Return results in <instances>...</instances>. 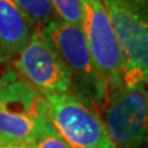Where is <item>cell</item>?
I'll use <instances>...</instances> for the list:
<instances>
[{"label":"cell","mask_w":148,"mask_h":148,"mask_svg":"<svg viewBox=\"0 0 148 148\" xmlns=\"http://www.w3.org/2000/svg\"><path fill=\"white\" fill-rule=\"evenodd\" d=\"M41 30L71 73L72 92L101 114L108 91L95 69L83 27L56 20Z\"/></svg>","instance_id":"1"},{"label":"cell","mask_w":148,"mask_h":148,"mask_svg":"<svg viewBox=\"0 0 148 148\" xmlns=\"http://www.w3.org/2000/svg\"><path fill=\"white\" fill-rule=\"evenodd\" d=\"M122 62L123 88L148 85V14L131 0H101Z\"/></svg>","instance_id":"2"},{"label":"cell","mask_w":148,"mask_h":148,"mask_svg":"<svg viewBox=\"0 0 148 148\" xmlns=\"http://www.w3.org/2000/svg\"><path fill=\"white\" fill-rule=\"evenodd\" d=\"M46 120L43 95L5 67L0 85V136L30 145Z\"/></svg>","instance_id":"3"},{"label":"cell","mask_w":148,"mask_h":148,"mask_svg":"<svg viewBox=\"0 0 148 148\" xmlns=\"http://www.w3.org/2000/svg\"><path fill=\"white\" fill-rule=\"evenodd\" d=\"M43 98L48 121L71 148H115L94 106L72 91Z\"/></svg>","instance_id":"4"},{"label":"cell","mask_w":148,"mask_h":148,"mask_svg":"<svg viewBox=\"0 0 148 148\" xmlns=\"http://www.w3.org/2000/svg\"><path fill=\"white\" fill-rule=\"evenodd\" d=\"M115 148H143L148 145V89L145 85L112 92L101 110Z\"/></svg>","instance_id":"5"},{"label":"cell","mask_w":148,"mask_h":148,"mask_svg":"<svg viewBox=\"0 0 148 148\" xmlns=\"http://www.w3.org/2000/svg\"><path fill=\"white\" fill-rule=\"evenodd\" d=\"M10 67L42 95L72 91L71 73L38 27L32 30Z\"/></svg>","instance_id":"6"},{"label":"cell","mask_w":148,"mask_h":148,"mask_svg":"<svg viewBox=\"0 0 148 148\" xmlns=\"http://www.w3.org/2000/svg\"><path fill=\"white\" fill-rule=\"evenodd\" d=\"M83 9V31L85 34L92 62L108 91L123 88L122 62L117 40L109 14L101 0H80Z\"/></svg>","instance_id":"7"},{"label":"cell","mask_w":148,"mask_h":148,"mask_svg":"<svg viewBox=\"0 0 148 148\" xmlns=\"http://www.w3.org/2000/svg\"><path fill=\"white\" fill-rule=\"evenodd\" d=\"M32 30L14 0H0V64L10 63L16 57Z\"/></svg>","instance_id":"8"},{"label":"cell","mask_w":148,"mask_h":148,"mask_svg":"<svg viewBox=\"0 0 148 148\" xmlns=\"http://www.w3.org/2000/svg\"><path fill=\"white\" fill-rule=\"evenodd\" d=\"M25 15L32 29H43L51 22L59 20L51 0H14Z\"/></svg>","instance_id":"9"},{"label":"cell","mask_w":148,"mask_h":148,"mask_svg":"<svg viewBox=\"0 0 148 148\" xmlns=\"http://www.w3.org/2000/svg\"><path fill=\"white\" fill-rule=\"evenodd\" d=\"M59 20L82 26L83 9L80 0H51Z\"/></svg>","instance_id":"10"},{"label":"cell","mask_w":148,"mask_h":148,"mask_svg":"<svg viewBox=\"0 0 148 148\" xmlns=\"http://www.w3.org/2000/svg\"><path fill=\"white\" fill-rule=\"evenodd\" d=\"M30 148H71L63 138L56 132L48 119L38 130L36 137L30 143Z\"/></svg>","instance_id":"11"},{"label":"cell","mask_w":148,"mask_h":148,"mask_svg":"<svg viewBox=\"0 0 148 148\" xmlns=\"http://www.w3.org/2000/svg\"><path fill=\"white\" fill-rule=\"evenodd\" d=\"M0 148H30V146L26 143L11 141L0 136Z\"/></svg>","instance_id":"12"},{"label":"cell","mask_w":148,"mask_h":148,"mask_svg":"<svg viewBox=\"0 0 148 148\" xmlns=\"http://www.w3.org/2000/svg\"><path fill=\"white\" fill-rule=\"evenodd\" d=\"M138 8H141L146 14H148V0H131Z\"/></svg>","instance_id":"13"},{"label":"cell","mask_w":148,"mask_h":148,"mask_svg":"<svg viewBox=\"0 0 148 148\" xmlns=\"http://www.w3.org/2000/svg\"><path fill=\"white\" fill-rule=\"evenodd\" d=\"M0 66H3V64H0ZM3 73H4V71H0V85H1V79H3Z\"/></svg>","instance_id":"14"}]
</instances>
